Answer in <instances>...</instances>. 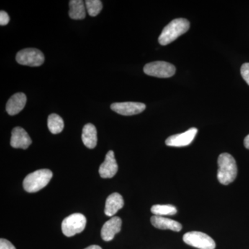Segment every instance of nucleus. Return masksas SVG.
<instances>
[{
  "instance_id": "obj_1",
  "label": "nucleus",
  "mask_w": 249,
  "mask_h": 249,
  "mask_svg": "<svg viewBox=\"0 0 249 249\" xmlns=\"http://www.w3.org/2000/svg\"><path fill=\"white\" fill-rule=\"evenodd\" d=\"M237 175L235 159L229 153H222L218 158L217 178L223 185L233 182Z\"/></svg>"
},
{
  "instance_id": "obj_2",
  "label": "nucleus",
  "mask_w": 249,
  "mask_h": 249,
  "mask_svg": "<svg viewBox=\"0 0 249 249\" xmlns=\"http://www.w3.org/2000/svg\"><path fill=\"white\" fill-rule=\"evenodd\" d=\"M190 28L189 21L184 18L173 19L164 27L159 37V42L160 45H169L179 36L186 34Z\"/></svg>"
},
{
  "instance_id": "obj_3",
  "label": "nucleus",
  "mask_w": 249,
  "mask_h": 249,
  "mask_svg": "<svg viewBox=\"0 0 249 249\" xmlns=\"http://www.w3.org/2000/svg\"><path fill=\"white\" fill-rule=\"evenodd\" d=\"M53 173L49 169L36 170L29 174L23 181L24 189L28 193H36L47 186Z\"/></svg>"
},
{
  "instance_id": "obj_4",
  "label": "nucleus",
  "mask_w": 249,
  "mask_h": 249,
  "mask_svg": "<svg viewBox=\"0 0 249 249\" xmlns=\"http://www.w3.org/2000/svg\"><path fill=\"white\" fill-rule=\"evenodd\" d=\"M86 224V217L83 214H71L62 221V233L67 237L74 236L84 231Z\"/></svg>"
},
{
  "instance_id": "obj_5",
  "label": "nucleus",
  "mask_w": 249,
  "mask_h": 249,
  "mask_svg": "<svg viewBox=\"0 0 249 249\" xmlns=\"http://www.w3.org/2000/svg\"><path fill=\"white\" fill-rule=\"evenodd\" d=\"M143 71L148 76L166 78L175 74L176 68L169 62L156 61L146 64L144 67Z\"/></svg>"
},
{
  "instance_id": "obj_6",
  "label": "nucleus",
  "mask_w": 249,
  "mask_h": 249,
  "mask_svg": "<svg viewBox=\"0 0 249 249\" xmlns=\"http://www.w3.org/2000/svg\"><path fill=\"white\" fill-rule=\"evenodd\" d=\"M16 61L19 65L29 67H39L45 62V55L39 49H24L19 51L16 55Z\"/></svg>"
},
{
  "instance_id": "obj_7",
  "label": "nucleus",
  "mask_w": 249,
  "mask_h": 249,
  "mask_svg": "<svg viewBox=\"0 0 249 249\" xmlns=\"http://www.w3.org/2000/svg\"><path fill=\"white\" fill-rule=\"evenodd\" d=\"M183 240L187 245L199 249H214V241L204 232L199 231L188 232L183 237Z\"/></svg>"
},
{
  "instance_id": "obj_8",
  "label": "nucleus",
  "mask_w": 249,
  "mask_h": 249,
  "mask_svg": "<svg viewBox=\"0 0 249 249\" xmlns=\"http://www.w3.org/2000/svg\"><path fill=\"white\" fill-rule=\"evenodd\" d=\"M146 108L144 103L138 102L114 103L111 109L123 116H133L140 114Z\"/></svg>"
},
{
  "instance_id": "obj_9",
  "label": "nucleus",
  "mask_w": 249,
  "mask_h": 249,
  "mask_svg": "<svg viewBox=\"0 0 249 249\" xmlns=\"http://www.w3.org/2000/svg\"><path fill=\"white\" fill-rule=\"evenodd\" d=\"M197 132V129L196 127H192L183 133L175 134V135L168 137L165 141V144L168 146L171 147L187 146L193 142Z\"/></svg>"
},
{
  "instance_id": "obj_10",
  "label": "nucleus",
  "mask_w": 249,
  "mask_h": 249,
  "mask_svg": "<svg viewBox=\"0 0 249 249\" xmlns=\"http://www.w3.org/2000/svg\"><path fill=\"white\" fill-rule=\"evenodd\" d=\"M119 167L116 162L114 152L109 150L106 155L104 162L100 166L99 172L101 178H112L117 173Z\"/></svg>"
},
{
  "instance_id": "obj_11",
  "label": "nucleus",
  "mask_w": 249,
  "mask_h": 249,
  "mask_svg": "<svg viewBox=\"0 0 249 249\" xmlns=\"http://www.w3.org/2000/svg\"><path fill=\"white\" fill-rule=\"evenodd\" d=\"M32 143L29 134L25 129L21 127H16L12 130L11 138V145L14 148L26 150Z\"/></svg>"
},
{
  "instance_id": "obj_12",
  "label": "nucleus",
  "mask_w": 249,
  "mask_h": 249,
  "mask_svg": "<svg viewBox=\"0 0 249 249\" xmlns=\"http://www.w3.org/2000/svg\"><path fill=\"white\" fill-rule=\"evenodd\" d=\"M122 220L120 217H113L105 223L101 230V237L106 242H109L114 238V236L121 231Z\"/></svg>"
},
{
  "instance_id": "obj_13",
  "label": "nucleus",
  "mask_w": 249,
  "mask_h": 249,
  "mask_svg": "<svg viewBox=\"0 0 249 249\" xmlns=\"http://www.w3.org/2000/svg\"><path fill=\"white\" fill-rule=\"evenodd\" d=\"M27 100V96L24 93H15L6 103V109L8 114L11 116L19 114L25 107Z\"/></svg>"
},
{
  "instance_id": "obj_14",
  "label": "nucleus",
  "mask_w": 249,
  "mask_h": 249,
  "mask_svg": "<svg viewBox=\"0 0 249 249\" xmlns=\"http://www.w3.org/2000/svg\"><path fill=\"white\" fill-rule=\"evenodd\" d=\"M151 223L155 228L161 230H171L173 231L179 232L182 229V226L180 223L173 219L161 217V216L154 215L151 217Z\"/></svg>"
},
{
  "instance_id": "obj_15",
  "label": "nucleus",
  "mask_w": 249,
  "mask_h": 249,
  "mask_svg": "<svg viewBox=\"0 0 249 249\" xmlns=\"http://www.w3.org/2000/svg\"><path fill=\"white\" fill-rule=\"evenodd\" d=\"M124 206V198L121 195L117 193H112L106 200L105 214L109 217H113Z\"/></svg>"
},
{
  "instance_id": "obj_16",
  "label": "nucleus",
  "mask_w": 249,
  "mask_h": 249,
  "mask_svg": "<svg viewBox=\"0 0 249 249\" xmlns=\"http://www.w3.org/2000/svg\"><path fill=\"white\" fill-rule=\"evenodd\" d=\"M82 140L87 147L93 149L97 145V130L93 124H85L82 132Z\"/></svg>"
},
{
  "instance_id": "obj_17",
  "label": "nucleus",
  "mask_w": 249,
  "mask_h": 249,
  "mask_svg": "<svg viewBox=\"0 0 249 249\" xmlns=\"http://www.w3.org/2000/svg\"><path fill=\"white\" fill-rule=\"evenodd\" d=\"M69 16L73 19H83L86 17L85 3L82 0H71L70 1Z\"/></svg>"
},
{
  "instance_id": "obj_18",
  "label": "nucleus",
  "mask_w": 249,
  "mask_h": 249,
  "mask_svg": "<svg viewBox=\"0 0 249 249\" xmlns=\"http://www.w3.org/2000/svg\"><path fill=\"white\" fill-rule=\"evenodd\" d=\"M47 125L49 131L53 134L60 133L65 127L62 118L56 114H52L49 116Z\"/></svg>"
},
{
  "instance_id": "obj_19",
  "label": "nucleus",
  "mask_w": 249,
  "mask_h": 249,
  "mask_svg": "<svg viewBox=\"0 0 249 249\" xmlns=\"http://www.w3.org/2000/svg\"><path fill=\"white\" fill-rule=\"evenodd\" d=\"M151 212L157 216L164 217L165 215H174L178 213L176 207L173 205H154Z\"/></svg>"
},
{
  "instance_id": "obj_20",
  "label": "nucleus",
  "mask_w": 249,
  "mask_h": 249,
  "mask_svg": "<svg viewBox=\"0 0 249 249\" xmlns=\"http://www.w3.org/2000/svg\"><path fill=\"white\" fill-rule=\"evenodd\" d=\"M85 4L87 11L91 17L98 16L103 9V3L100 0H87Z\"/></svg>"
},
{
  "instance_id": "obj_21",
  "label": "nucleus",
  "mask_w": 249,
  "mask_h": 249,
  "mask_svg": "<svg viewBox=\"0 0 249 249\" xmlns=\"http://www.w3.org/2000/svg\"><path fill=\"white\" fill-rule=\"evenodd\" d=\"M241 75L245 80L246 83L249 85V63H245L241 67Z\"/></svg>"
},
{
  "instance_id": "obj_22",
  "label": "nucleus",
  "mask_w": 249,
  "mask_h": 249,
  "mask_svg": "<svg viewBox=\"0 0 249 249\" xmlns=\"http://www.w3.org/2000/svg\"><path fill=\"white\" fill-rule=\"evenodd\" d=\"M10 18L9 14L4 11H1L0 12V25L5 26L9 24Z\"/></svg>"
},
{
  "instance_id": "obj_23",
  "label": "nucleus",
  "mask_w": 249,
  "mask_h": 249,
  "mask_svg": "<svg viewBox=\"0 0 249 249\" xmlns=\"http://www.w3.org/2000/svg\"><path fill=\"white\" fill-rule=\"evenodd\" d=\"M0 249H16L11 242L6 239L1 238L0 240Z\"/></svg>"
},
{
  "instance_id": "obj_24",
  "label": "nucleus",
  "mask_w": 249,
  "mask_h": 249,
  "mask_svg": "<svg viewBox=\"0 0 249 249\" xmlns=\"http://www.w3.org/2000/svg\"><path fill=\"white\" fill-rule=\"evenodd\" d=\"M244 145H245L246 148L249 150V134L245 137V141H244Z\"/></svg>"
},
{
  "instance_id": "obj_25",
  "label": "nucleus",
  "mask_w": 249,
  "mask_h": 249,
  "mask_svg": "<svg viewBox=\"0 0 249 249\" xmlns=\"http://www.w3.org/2000/svg\"><path fill=\"white\" fill-rule=\"evenodd\" d=\"M84 249H102V248L98 245H91L89 246V247H87V248Z\"/></svg>"
}]
</instances>
